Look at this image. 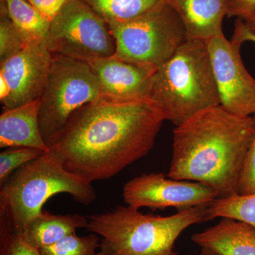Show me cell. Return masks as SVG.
<instances>
[{
	"instance_id": "obj_1",
	"label": "cell",
	"mask_w": 255,
	"mask_h": 255,
	"mask_svg": "<svg viewBox=\"0 0 255 255\" xmlns=\"http://www.w3.org/2000/svg\"><path fill=\"white\" fill-rule=\"evenodd\" d=\"M164 121L148 101L102 97L74 112L48 145L67 170L92 184L147 155Z\"/></svg>"
},
{
	"instance_id": "obj_2",
	"label": "cell",
	"mask_w": 255,
	"mask_h": 255,
	"mask_svg": "<svg viewBox=\"0 0 255 255\" xmlns=\"http://www.w3.org/2000/svg\"><path fill=\"white\" fill-rule=\"evenodd\" d=\"M255 135L253 117L219 105L201 111L173 130L168 177L202 183L217 199L238 196L243 161Z\"/></svg>"
},
{
	"instance_id": "obj_3",
	"label": "cell",
	"mask_w": 255,
	"mask_h": 255,
	"mask_svg": "<svg viewBox=\"0 0 255 255\" xmlns=\"http://www.w3.org/2000/svg\"><path fill=\"white\" fill-rule=\"evenodd\" d=\"M87 218V231L102 237L97 255H180L175 250L180 235L193 225L209 221L207 204L169 216L117 206Z\"/></svg>"
},
{
	"instance_id": "obj_4",
	"label": "cell",
	"mask_w": 255,
	"mask_h": 255,
	"mask_svg": "<svg viewBox=\"0 0 255 255\" xmlns=\"http://www.w3.org/2000/svg\"><path fill=\"white\" fill-rule=\"evenodd\" d=\"M149 100L175 127L201 111L221 105L206 41L187 40L156 69Z\"/></svg>"
},
{
	"instance_id": "obj_5",
	"label": "cell",
	"mask_w": 255,
	"mask_h": 255,
	"mask_svg": "<svg viewBox=\"0 0 255 255\" xmlns=\"http://www.w3.org/2000/svg\"><path fill=\"white\" fill-rule=\"evenodd\" d=\"M58 194H68L85 206L97 199L91 183L67 170L60 156L50 149L15 171L1 185V223L22 232L46 201Z\"/></svg>"
},
{
	"instance_id": "obj_6",
	"label": "cell",
	"mask_w": 255,
	"mask_h": 255,
	"mask_svg": "<svg viewBox=\"0 0 255 255\" xmlns=\"http://www.w3.org/2000/svg\"><path fill=\"white\" fill-rule=\"evenodd\" d=\"M107 24L116 42L114 55L152 72L188 40L182 20L166 0L136 18Z\"/></svg>"
},
{
	"instance_id": "obj_7",
	"label": "cell",
	"mask_w": 255,
	"mask_h": 255,
	"mask_svg": "<svg viewBox=\"0 0 255 255\" xmlns=\"http://www.w3.org/2000/svg\"><path fill=\"white\" fill-rule=\"evenodd\" d=\"M100 97V82L87 62L52 54L38 116L42 136L47 145L74 112Z\"/></svg>"
},
{
	"instance_id": "obj_8",
	"label": "cell",
	"mask_w": 255,
	"mask_h": 255,
	"mask_svg": "<svg viewBox=\"0 0 255 255\" xmlns=\"http://www.w3.org/2000/svg\"><path fill=\"white\" fill-rule=\"evenodd\" d=\"M47 46L51 54L85 62L116 53L108 24L83 0H69L52 20Z\"/></svg>"
},
{
	"instance_id": "obj_9",
	"label": "cell",
	"mask_w": 255,
	"mask_h": 255,
	"mask_svg": "<svg viewBox=\"0 0 255 255\" xmlns=\"http://www.w3.org/2000/svg\"><path fill=\"white\" fill-rule=\"evenodd\" d=\"M207 43L221 105L241 117L255 115V79L247 70L241 55L243 42L224 34Z\"/></svg>"
},
{
	"instance_id": "obj_10",
	"label": "cell",
	"mask_w": 255,
	"mask_h": 255,
	"mask_svg": "<svg viewBox=\"0 0 255 255\" xmlns=\"http://www.w3.org/2000/svg\"><path fill=\"white\" fill-rule=\"evenodd\" d=\"M122 196L127 205L135 209L172 207L178 211L205 205L218 198L214 189L202 183L167 179L163 173L156 172L142 174L128 181Z\"/></svg>"
},
{
	"instance_id": "obj_11",
	"label": "cell",
	"mask_w": 255,
	"mask_h": 255,
	"mask_svg": "<svg viewBox=\"0 0 255 255\" xmlns=\"http://www.w3.org/2000/svg\"><path fill=\"white\" fill-rule=\"evenodd\" d=\"M51 60L47 41H40L23 47L16 54L1 62L0 74L6 79L10 90L9 97L2 103L4 110L41 98Z\"/></svg>"
},
{
	"instance_id": "obj_12",
	"label": "cell",
	"mask_w": 255,
	"mask_h": 255,
	"mask_svg": "<svg viewBox=\"0 0 255 255\" xmlns=\"http://www.w3.org/2000/svg\"><path fill=\"white\" fill-rule=\"evenodd\" d=\"M87 63L98 79L102 97L150 102V80L154 72L127 63L115 55L95 58Z\"/></svg>"
},
{
	"instance_id": "obj_13",
	"label": "cell",
	"mask_w": 255,
	"mask_h": 255,
	"mask_svg": "<svg viewBox=\"0 0 255 255\" xmlns=\"http://www.w3.org/2000/svg\"><path fill=\"white\" fill-rule=\"evenodd\" d=\"M182 20L188 40L207 42L223 34L228 0H166Z\"/></svg>"
},
{
	"instance_id": "obj_14",
	"label": "cell",
	"mask_w": 255,
	"mask_h": 255,
	"mask_svg": "<svg viewBox=\"0 0 255 255\" xmlns=\"http://www.w3.org/2000/svg\"><path fill=\"white\" fill-rule=\"evenodd\" d=\"M41 98L4 110L0 117V147H31L47 152L49 147L40 129L39 110Z\"/></svg>"
},
{
	"instance_id": "obj_15",
	"label": "cell",
	"mask_w": 255,
	"mask_h": 255,
	"mask_svg": "<svg viewBox=\"0 0 255 255\" xmlns=\"http://www.w3.org/2000/svg\"><path fill=\"white\" fill-rule=\"evenodd\" d=\"M201 248L221 255H255V228L248 223L221 218L217 224L191 236Z\"/></svg>"
},
{
	"instance_id": "obj_16",
	"label": "cell",
	"mask_w": 255,
	"mask_h": 255,
	"mask_svg": "<svg viewBox=\"0 0 255 255\" xmlns=\"http://www.w3.org/2000/svg\"><path fill=\"white\" fill-rule=\"evenodd\" d=\"M87 216L53 214L43 210L28 221L21 234L30 246L39 251L76 233L79 228H87Z\"/></svg>"
},
{
	"instance_id": "obj_17",
	"label": "cell",
	"mask_w": 255,
	"mask_h": 255,
	"mask_svg": "<svg viewBox=\"0 0 255 255\" xmlns=\"http://www.w3.org/2000/svg\"><path fill=\"white\" fill-rule=\"evenodd\" d=\"M8 16L22 39L23 47L47 41L50 23L48 18L26 0H3Z\"/></svg>"
},
{
	"instance_id": "obj_18",
	"label": "cell",
	"mask_w": 255,
	"mask_h": 255,
	"mask_svg": "<svg viewBox=\"0 0 255 255\" xmlns=\"http://www.w3.org/2000/svg\"><path fill=\"white\" fill-rule=\"evenodd\" d=\"M107 23L124 22L153 9L164 0H83Z\"/></svg>"
},
{
	"instance_id": "obj_19",
	"label": "cell",
	"mask_w": 255,
	"mask_h": 255,
	"mask_svg": "<svg viewBox=\"0 0 255 255\" xmlns=\"http://www.w3.org/2000/svg\"><path fill=\"white\" fill-rule=\"evenodd\" d=\"M209 221L216 218H231L255 228V194L216 199L207 204Z\"/></svg>"
},
{
	"instance_id": "obj_20",
	"label": "cell",
	"mask_w": 255,
	"mask_h": 255,
	"mask_svg": "<svg viewBox=\"0 0 255 255\" xmlns=\"http://www.w3.org/2000/svg\"><path fill=\"white\" fill-rule=\"evenodd\" d=\"M100 239L95 233L80 237L76 233L69 235L51 246L39 250L41 255H97Z\"/></svg>"
},
{
	"instance_id": "obj_21",
	"label": "cell",
	"mask_w": 255,
	"mask_h": 255,
	"mask_svg": "<svg viewBox=\"0 0 255 255\" xmlns=\"http://www.w3.org/2000/svg\"><path fill=\"white\" fill-rule=\"evenodd\" d=\"M43 151L31 147H9L0 153V186L15 171L43 153Z\"/></svg>"
},
{
	"instance_id": "obj_22",
	"label": "cell",
	"mask_w": 255,
	"mask_h": 255,
	"mask_svg": "<svg viewBox=\"0 0 255 255\" xmlns=\"http://www.w3.org/2000/svg\"><path fill=\"white\" fill-rule=\"evenodd\" d=\"M3 1V0H2ZM23 48L21 37L10 20L4 1L1 4L0 61L8 59Z\"/></svg>"
},
{
	"instance_id": "obj_23",
	"label": "cell",
	"mask_w": 255,
	"mask_h": 255,
	"mask_svg": "<svg viewBox=\"0 0 255 255\" xmlns=\"http://www.w3.org/2000/svg\"><path fill=\"white\" fill-rule=\"evenodd\" d=\"M0 255H41L36 248L24 241L21 233L16 232L1 223Z\"/></svg>"
},
{
	"instance_id": "obj_24",
	"label": "cell",
	"mask_w": 255,
	"mask_h": 255,
	"mask_svg": "<svg viewBox=\"0 0 255 255\" xmlns=\"http://www.w3.org/2000/svg\"><path fill=\"white\" fill-rule=\"evenodd\" d=\"M255 194V135L243 161L238 183V195L249 196Z\"/></svg>"
},
{
	"instance_id": "obj_25",
	"label": "cell",
	"mask_w": 255,
	"mask_h": 255,
	"mask_svg": "<svg viewBox=\"0 0 255 255\" xmlns=\"http://www.w3.org/2000/svg\"><path fill=\"white\" fill-rule=\"evenodd\" d=\"M45 17L52 21L69 0H26Z\"/></svg>"
},
{
	"instance_id": "obj_26",
	"label": "cell",
	"mask_w": 255,
	"mask_h": 255,
	"mask_svg": "<svg viewBox=\"0 0 255 255\" xmlns=\"http://www.w3.org/2000/svg\"><path fill=\"white\" fill-rule=\"evenodd\" d=\"M255 11V0H228V17L246 19Z\"/></svg>"
},
{
	"instance_id": "obj_27",
	"label": "cell",
	"mask_w": 255,
	"mask_h": 255,
	"mask_svg": "<svg viewBox=\"0 0 255 255\" xmlns=\"http://www.w3.org/2000/svg\"><path fill=\"white\" fill-rule=\"evenodd\" d=\"M233 38L240 40L243 43L247 41L253 42L255 43V36L251 32L248 31L244 21L241 18H237L235 23L234 34ZM255 120V115L254 116Z\"/></svg>"
},
{
	"instance_id": "obj_28",
	"label": "cell",
	"mask_w": 255,
	"mask_h": 255,
	"mask_svg": "<svg viewBox=\"0 0 255 255\" xmlns=\"http://www.w3.org/2000/svg\"><path fill=\"white\" fill-rule=\"evenodd\" d=\"M10 90L9 85L6 82V79L2 75L0 74V100L2 104L9 97Z\"/></svg>"
},
{
	"instance_id": "obj_29",
	"label": "cell",
	"mask_w": 255,
	"mask_h": 255,
	"mask_svg": "<svg viewBox=\"0 0 255 255\" xmlns=\"http://www.w3.org/2000/svg\"><path fill=\"white\" fill-rule=\"evenodd\" d=\"M248 31L255 36V11L252 13L246 19L243 20Z\"/></svg>"
},
{
	"instance_id": "obj_30",
	"label": "cell",
	"mask_w": 255,
	"mask_h": 255,
	"mask_svg": "<svg viewBox=\"0 0 255 255\" xmlns=\"http://www.w3.org/2000/svg\"><path fill=\"white\" fill-rule=\"evenodd\" d=\"M198 255H221L219 253H216V251H212L209 248H201V251Z\"/></svg>"
}]
</instances>
